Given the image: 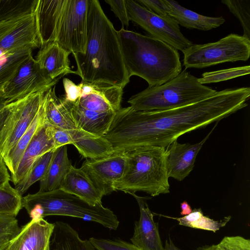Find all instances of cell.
Here are the masks:
<instances>
[{
  "label": "cell",
  "mask_w": 250,
  "mask_h": 250,
  "mask_svg": "<svg viewBox=\"0 0 250 250\" xmlns=\"http://www.w3.org/2000/svg\"><path fill=\"white\" fill-rule=\"evenodd\" d=\"M250 88L216 91L197 103L165 110L136 111L130 106L116 112L104 137L113 151L143 146L167 148L181 135L204 127L248 105Z\"/></svg>",
  "instance_id": "cell-1"
},
{
  "label": "cell",
  "mask_w": 250,
  "mask_h": 250,
  "mask_svg": "<svg viewBox=\"0 0 250 250\" xmlns=\"http://www.w3.org/2000/svg\"><path fill=\"white\" fill-rule=\"evenodd\" d=\"M73 55L84 82L125 87L129 82L117 31L98 0H88L85 53Z\"/></svg>",
  "instance_id": "cell-2"
},
{
  "label": "cell",
  "mask_w": 250,
  "mask_h": 250,
  "mask_svg": "<svg viewBox=\"0 0 250 250\" xmlns=\"http://www.w3.org/2000/svg\"><path fill=\"white\" fill-rule=\"evenodd\" d=\"M117 32L129 78L139 76L151 87L163 84L181 72L182 65L177 49L150 36L123 27Z\"/></svg>",
  "instance_id": "cell-3"
},
{
  "label": "cell",
  "mask_w": 250,
  "mask_h": 250,
  "mask_svg": "<svg viewBox=\"0 0 250 250\" xmlns=\"http://www.w3.org/2000/svg\"><path fill=\"white\" fill-rule=\"evenodd\" d=\"M124 173L114 184V189L132 194L145 192L151 196L169 193L167 168V148L143 146L125 151Z\"/></svg>",
  "instance_id": "cell-4"
},
{
  "label": "cell",
  "mask_w": 250,
  "mask_h": 250,
  "mask_svg": "<svg viewBox=\"0 0 250 250\" xmlns=\"http://www.w3.org/2000/svg\"><path fill=\"white\" fill-rule=\"evenodd\" d=\"M22 207L31 219L47 216H67L98 223L116 230L119 225L117 216L102 203L92 206L77 196L60 188L28 194L22 198Z\"/></svg>",
  "instance_id": "cell-5"
},
{
  "label": "cell",
  "mask_w": 250,
  "mask_h": 250,
  "mask_svg": "<svg viewBox=\"0 0 250 250\" xmlns=\"http://www.w3.org/2000/svg\"><path fill=\"white\" fill-rule=\"evenodd\" d=\"M201 84L198 78L186 69L174 79L158 86H148L127 101L136 111L165 110L193 104L216 93Z\"/></svg>",
  "instance_id": "cell-6"
},
{
  "label": "cell",
  "mask_w": 250,
  "mask_h": 250,
  "mask_svg": "<svg viewBox=\"0 0 250 250\" xmlns=\"http://www.w3.org/2000/svg\"><path fill=\"white\" fill-rule=\"evenodd\" d=\"M185 69L203 68L219 63L246 61L250 55V40L230 34L217 42L192 44L183 52Z\"/></svg>",
  "instance_id": "cell-7"
},
{
  "label": "cell",
  "mask_w": 250,
  "mask_h": 250,
  "mask_svg": "<svg viewBox=\"0 0 250 250\" xmlns=\"http://www.w3.org/2000/svg\"><path fill=\"white\" fill-rule=\"evenodd\" d=\"M125 3L129 21L147 32L150 37L182 52L192 44L182 33L179 24L171 17L156 15L135 0H125Z\"/></svg>",
  "instance_id": "cell-8"
},
{
  "label": "cell",
  "mask_w": 250,
  "mask_h": 250,
  "mask_svg": "<svg viewBox=\"0 0 250 250\" xmlns=\"http://www.w3.org/2000/svg\"><path fill=\"white\" fill-rule=\"evenodd\" d=\"M47 90L30 94L7 104L8 113L0 133V154L3 157L29 127Z\"/></svg>",
  "instance_id": "cell-9"
},
{
  "label": "cell",
  "mask_w": 250,
  "mask_h": 250,
  "mask_svg": "<svg viewBox=\"0 0 250 250\" xmlns=\"http://www.w3.org/2000/svg\"><path fill=\"white\" fill-rule=\"evenodd\" d=\"M87 6L88 0H67L61 19L55 42L72 54L85 51Z\"/></svg>",
  "instance_id": "cell-10"
},
{
  "label": "cell",
  "mask_w": 250,
  "mask_h": 250,
  "mask_svg": "<svg viewBox=\"0 0 250 250\" xmlns=\"http://www.w3.org/2000/svg\"><path fill=\"white\" fill-rule=\"evenodd\" d=\"M60 79L52 80L32 54L21 65L1 95L9 104L28 94L47 90L55 86Z\"/></svg>",
  "instance_id": "cell-11"
},
{
  "label": "cell",
  "mask_w": 250,
  "mask_h": 250,
  "mask_svg": "<svg viewBox=\"0 0 250 250\" xmlns=\"http://www.w3.org/2000/svg\"><path fill=\"white\" fill-rule=\"evenodd\" d=\"M126 165L125 151H113L100 158L86 159L81 168L104 195L115 191L114 184L123 176Z\"/></svg>",
  "instance_id": "cell-12"
},
{
  "label": "cell",
  "mask_w": 250,
  "mask_h": 250,
  "mask_svg": "<svg viewBox=\"0 0 250 250\" xmlns=\"http://www.w3.org/2000/svg\"><path fill=\"white\" fill-rule=\"evenodd\" d=\"M79 84L81 95L74 103L79 106L100 113L116 112L122 108L124 87L82 81Z\"/></svg>",
  "instance_id": "cell-13"
},
{
  "label": "cell",
  "mask_w": 250,
  "mask_h": 250,
  "mask_svg": "<svg viewBox=\"0 0 250 250\" xmlns=\"http://www.w3.org/2000/svg\"><path fill=\"white\" fill-rule=\"evenodd\" d=\"M30 44L41 48L35 14L0 23V56Z\"/></svg>",
  "instance_id": "cell-14"
},
{
  "label": "cell",
  "mask_w": 250,
  "mask_h": 250,
  "mask_svg": "<svg viewBox=\"0 0 250 250\" xmlns=\"http://www.w3.org/2000/svg\"><path fill=\"white\" fill-rule=\"evenodd\" d=\"M217 125V122L206 137L198 143L181 144L176 140L167 147V168L169 178L181 181L189 175L198 152Z\"/></svg>",
  "instance_id": "cell-15"
},
{
  "label": "cell",
  "mask_w": 250,
  "mask_h": 250,
  "mask_svg": "<svg viewBox=\"0 0 250 250\" xmlns=\"http://www.w3.org/2000/svg\"><path fill=\"white\" fill-rule=\"evenodd\" d=\"M54 228V223L43 218L31 219L0 250H45L49 245Z\"/></svg>",
  "instance_id": "cell-16"
},
{
  "label": "cell",
  "mask_w": 250,
  "mask_h": 250,
  "mask_svg": "<svg viewBox=\"0 0 250 250\" xmlns=\"http://www.w3.org/2000/svg\"><path fill=\"white\" fill-rule=\"evenodd\" d=\"M136 199L140 209L139 220L135 222L134 232L130 241L142 250H164L158 229V223L153 220L146 198L131 194Z\"/></svg>",
  "instance_id": "cell-17"
},
{
  "label": "cell",
  "mask_w": 250,
  "mask_h": 250,
  "mask_svg": "<svg viewBox=\"0 0 250 250\" xmlns=\"http://www.w3.org/2000/svg\"><path fill=\"white\" fill-rule=\"evenodd\" d=\"M67 0H38L35 15L41 48L55 42Z\"/></svg>",
  "instance_id": "cell-18"
},
{
  "label": "cell",
  "mask_w": 250,
  "mask_h": 250,
  "mask_svg": "<svg viewBox=\"0 0 250 250\" xmlns=\"http://www.w3.org/2000/svg\"><path fill=\"white\" fill-rule=\"evenodd\" d=\"M47 122L36 132L26 148L11 181L16 186L27 175L36 161L45 153L55 150Z\"/></svg>",
  "instance_id": "cell-19"
},
{
  "label": "cell",
  "mask_w": 250,
  "mask_h": 250,
  "mask_svg": "<svg viewBox=\"0 0 250 250\" xmlns=\"http://www.w3.org/2000/svg\"><path fill=\"white\" fill-rule=\"evenodd\" d=\"M71 54L57 42H50L40 48L35 60L53 80L68 74H75L70 67L69 56Z\"/></svg>",
  "instance_id": "cell-20"
},
{
  "label": "cell",
  "mask_w": 250,
  "mask_h": 250,
  "mask_svg": "<svg viewBox=\"0 0 250 250\" xmlns=\"http://www.w3.org/2000/svg\"><path fill=\"white\" fill-rule=\"evenodd\" d=\"M60 188L77 196L92 206L102 203L101 200L104 196L81 167L76 168L73 166Z\"/></svg>",
  "instance_id": "cell-21"
},
{
  "label": "cell",
  "mask_w": 250,
  "mask_h": 250,
  "mask_svg": "<svg viewBox=\"0 0 250 250\" xmlns=\"http://www.w3.org/2000/svg\"><path fill=\"white\" fill-rule=\"evenodd\" d=\"M70 103L71 114L78 128L97 136H104L116 112H97L83 108L74 103Z\"/></svg>",
  "instance_id": "cell-22"
},
{
  "label": "cell",
  "mask_w": 250,
  "mask_h": 250,
  "mask_svg": "<svg viewBox=\"0 0 250 250\" xmlns=\"http://www.w3.org/2000/svg\"><path fill=\"white\" fill-rule=\"evenodd\" d=\"M166 1L169 8L168 15L175 20L179 25L187 28L208 31L219 27L225 21L223 17L204 16L181 6L175 1Z\"/></svg>",
  "instance_id": "cell-23"
},
{
  "label": "cell",
  "mask_w": 250,
  "mask_h": 250,
  "mask_svg": "<svg viewBox=\"0 0 250 250\" xmlns=\"http://www.w3.org/2000/svg\"><path fill=\"white\" fill-rule=\"evenodd\" d=\"M46 98V92L41 107L31 125L14 147L3 157L11 174V176L14 174L23 153L30 142L36 132L46 122L45 113Z\"/></svg>",
  "instance_id": "cell-24"
},
{
  "label": "cell",
  "mask_w": 250,
  "mask_h": 250,
  "mask_svg": "<svg viewBox=\"0 0 250 250\" xmlns=\"http://www.w3.org/2000/svg\"><path fill=\"white\" fill-rule=\"evenodd\" d=\"M46 95V122L51 125L66 130L78 129L71 114L70 102L63 97L57 96L55 86L48 89Z\"/></svg>",
  "instance_id": "cell-25"
},
{
  "label": "cell",
  "mask_w": 250,
  "mask_h": 250,
  "mask_svg": "<svg viewBox=\"0 0 250 250\" xmlns=\"http://www.w3.org/2000/svg\"><path fill=\"white\" fill-rule=\"evenodd\" d=\"M72 144L86 159L100 158L113 151L111 144L104 137L97 136L80 128L70 130Z\"/></svg>",
  "instance_id": "cell-26"
},
{
  "label": "cell",
  "mask_w": 250,
  "mask_h": 250,
  "mask_svg": "<svg viewBox=\"0 0 250 250\" xmlns=\"http://www.w3.org/2000/svg\"><path fill=\"white\" fill-rule=\"evenodd\" d=\"M68 159L66 145L54 151L48 171L40 182L39 192H47L59 189L72 166Z\"/></svg>",
  "instance_id": "cell-27"
},
{
  "label": "cell",
  "mask_w": 250,
  "mask_h": 250,
  "mask_svg": "<svg viewBox=\"0 0 250 250\" xmlns=\"http://www.w3.org/2000/svg\"><path fill=\"white\" fill-rule=\"evenodd\" d=\"M54 224L49 250H95L89 240H82L69 224L62 221Z\"/></svg>",
  "instance_id": "cell-28"
},
{
  "label": "cell",
  "mask_w": 250,
  "mask_h": 250,
  "mask_svg": "<svg viewBox=\"0 0 250 250\" xmlns=\"http://www.w3.org/2000/svg\"><path fill=\"white\" fill-rule=\"evenodd\" d=\"M36 48V45L30 44L0 56V94Z\"/></svg>",
  "instance_id": "cell-29"
},
{
  "label": "cell",
  "mask_w": 250,
  "mask_h": 250,
  "mask_svg": "<svg viewBox=\"0 0 250 250\" xmlns=\"http://www.w3.org/2000/svg\"><path fill=\"white\" fill-rule=\"evenodd\" d=\"M163 216L176 220L181 226L214 232L225 227L231 219L229 215L219 221L214 220L204 215L201 208H195L188 215L181 217Z\"/></svg>",
  "instance_id": "cell-30"
},
{
  "label": "cell",
  "mask_w": 250,
  "mask_h": 250,
  "mask_svg": "<svg viewBox=\"0 0 250 250\" xmlns=\"http://www.w3.org/2000/svg\"><path fill=\"white\" fill-rule=\"evenodd\" d=\"M38 0H0V23L35 13Z\"/></svg>",
  "instance_id": "cell-31"
},
{
  "label": "cell",
  "mask_w": 250,
  "mask_h": 250,
  "mask_svg": "<svg viewBox=\"0 0 250 250\" xmlns=\"http://www.w3.org/2000/svg\"><path fill=\"white\" fill-rule=\"evenodd\" d=\"M55 150L49 151L38 159L34 163L25 177L15 187L21 195L35 183L40 181L45 176Z\"/></svg>",
  "instance_id": "cell-32"
},
{
  "label": "cell",
  "mask_w": 250,
  "mask_h": 250,
  "mask_svg": "<svg viewBox=\"0 0 250 250\" xmlns=\"http://www.w3.org/2000/svg\"><path fill=\"white\" fill-rule=\"evenodd\" d=\"M22 198L10 183L0 188V215L16 217L22 208Z\"/></svg>",
  "instance_id": "cell-33"
},
{
  "label": "cell",
  "mask_w": 250,
  "mask_h": 250,
  "mask_svg": "<svg viewBox=\"0 0 250 250\" xmlns=\"http://www.w3.org/2000/svg\"><path fill=\"white\" fill-rule=\"evenodd\" d=\"M221 2L239 20L243 36L250 40V0H223Z\"/></svg>",
  "instance_id": "cell-34"
},
{
  "label": "cell",
  "mask_w": 250,
  "mask_h": 250,
  "mask_svg": "<svg viewBox=\"0 0 250 250\" xmlns=\"http://www.w3.org/2000/svg\"><path fill=\"white\" fill-rule=\"evenodd\" d=\"M250 72V65L206 72L202 74L201 78H198V81L202 84L218 83L248 75Z\"/></svg>",
  "instance_id": "cell-35"
},
{
  "label": "cell",
  "mask_w": 250,
  "mask_h": 250,
  "mask_svg": "<svg viewBox=\"0 0 250 250\" xmlns=\"http://www.w3.org/2000/svg\"><path fill=\"white\" fill-rule=\"evenodd\" d=\"M21 229L15 216L0 215V248L15 237Z\"/></svg>",
  "instance_id": "cell-36"
},
{
  "label": "cell",
  "mask_w": 250,
  "mask_h": 250,
  "mask_svg": "<svg viewBox=\"0 0 250 250\" xmlns=\"http://www.w3.org/2000/svg\"><path fill=\"white\" fill-rule=\"evenodd\" d=\"M89 241L95 250H142L132 243L119 239L110 240L91 237Z\"/></svg>",
  "instance_id": "cell-37"
},
{
  "label": "cell",
  "mask_w": 250,
  "mask_h": 250,
  "mask_svg": "<svg viewBox=\"0 0 250 250\" xmlns=\"http://www.w3.org/2000/svg\"><path fill=\"white\" fill-rule=\"evenodd\" d=\"M217 246L220 250H250V240L241 236H225Z\"/></svg>",
  "instance_id": "cell-38"
},
{
  "label": "cell",
  "mask_w": 250,
  "mask_h": 250,
  "mask_svg": "<svg viewBox=\"0 0 250 250\" xmlns=\"http://www.w3.org/2000/svg\"><path fill=\"white\" fill-rule=\"evenodd\" d=\"M47 127L49 133L53 141L55 149L63 146L72 144V138L70 130L56 127L50 125L48 123Z\"/></svg>",
  "instance_id": "cell-39"
},
{
  "label": "cell",
  "mask_w": 250,
  "mask_h": 250,
  "mask_svg": "<svg viewBox=\"0 0 250 250\" xmlns=\"http://www.w3.org/2000/svg\"><path fill=\"white\" fill-rule=\"evenodd\" d=\"M137 3L159 16L168 15L169 6L166 0H135Z\"/></svg>",
  "instance_id": "cell-40"
},
{
  "label": "cell",
  "mask_w": 250,
  "mask_h": 250,
  "mask_svg": "<svg viewBox=\"0 0 250 250\" xmlns=\"http://www.w3.org/2000/svg\"><path fill=\"white\" fill-rule=\"evenodd\" d=\"M105 1L109 5L111 10L120 20L123 26L128 27L129 19L125 0H105Z\"/></svg>",
  "instance_id": "cell-41"
},
{
  "label": "cell",
  "mask_w": 250,
  "mask_h": 250,
  "mask_svg": "<svg viewBox=\"0 0 250 250\" xmlns=\"http://www.w3.org/2000/svg\"><path fill=\"white\" fill-rule=\"evenodd\" d=\"M62 83L65 91V95L63 98L70 102L75 103L81 95V89L79 84H76L67 78H64L62 80Z\"/></svg>",
  "instance_id": "cell-42"
},
{
  "label": "cell",
  "mask_w": 250,
  "mask_h": 250,
  "mask_svg": "<svg viewBox=\"0 0 250 250\" xmlns=\"http://www.w3.org/2000/svg\"><path fill=\"white\" fill-rule=\"evenodd\" d=\"M8 170L3 157L0 154V188L4 187L11 181V175Z\"/></svg>",
  "instance_id": "cell-43"
},
{
  "label": "cell",
  "mask_w": 250,
  "mask_h": 250,
  "mask_svg": "<svg viewBox=\"0 0 250 250\" xmlns=\"http://www.w3.org/2000/svg\"><path fill=\"white\" fill-rule=\"evenodd\" d=\"M6 100L0 94V133L8 113Z\"/></svg>",
  "instance_id": "cell-44"
},
{
  "label": "cell",
  "mask_w": 250,
  "mask_h": 250,
  "mask_svg": "<svg viewBox=\"0 0 250 250\" xmlns=\"http://www.w3.org/2000/svg\"><path fill=\"white\" fill-rule=\"evenodd\" d=\"M180 208L181 209L180 214L181 215L184 216L188 215L192 210L190 205L186 201H184L181 203Z\"/></svg>",
  "instance_id": "cell-45"
},
{
  "label": "cell",
  "mask_w": 250,
  "mask_h": 250,
  "mask_svg": "<svg viewBox=\"0 0 250 250\" xmlns=\"http://www.w3.org/2000/svg\"><path fill=\"white\" fill-rule=\"evenodd\" d=\"M164 247V250H181L175 246L170 238H169L168 240V239L166 240Z\"/></svg>",
  "instance_id": "cell-46"
},
{
  "label": "cell",
  "mask_w": 250,
  "mask_h": 250,
  "mask_svg": "<svg viewBox=\"0 0 250 250\" xmlns=\"http://www.w3.org/2000/svg\"><path fill=\"white\" fill-rule=\"evenodd\" d=\"M197 250H220L217 245H211L205 246L199 248Z\"/></svg>",
  "instance_id": "cell-47"
},
{
  "label": "cell",
  "mask_w": 250,
  "mask_h": 250,
  "mask_svg": "<svg viewBox=\"0 0 250 250\" xmlns=\"http://www.w3.org/2000/svg\"><path fill=\"white\" fill-rule=\"evenodd\" d=\"M45 250H49V245L48 246Z\"/></svg>",
  "instance_id": "cell-48"
}]
</instances>
